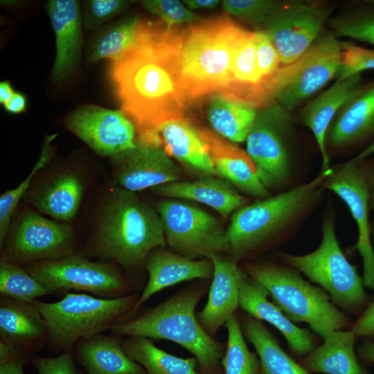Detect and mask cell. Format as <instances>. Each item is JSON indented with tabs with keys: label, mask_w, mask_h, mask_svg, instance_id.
<instances>
[{
	"label": "cell",
	"mask_w": 374,
	"mask_h": 374,
	"mask_svg": "<svg viewBox=\"0 0 374 374\" xmlns=\"http://www.w3.org/2000/svg\"><path fill=\"white\" fill-rule=\"evenodd\" d=\"M180 46L176 26L141 19L133 44L112 61L121 110L133 123L137 143L162 145V125L186 119L187 103L178 86Z\"/></svg>",
	"instance_id": "cell-1"
},
{
	"label": "cell",
	"mask_w": 374,
	"mask_h": 374,
	"mask_svg": "<svg viewBox=\"0 0 374 374\" xmlns=\"http://www.w3.org/2000/svg\"><path fill=\"white\" fill-rule=\"evenodd\" d=\"M332 170H321L308 182L236 210L226 229L231 258L237 261L292 236L321 203L323 181Z\"/></svg>",
	"instance_id": "cell-2"
},
{
	"label": "cell",
	"mask_w": 374,
	"mask_h": 374,
	"mask_svg": "<svg viewBox=\"0 0 374 374\" xmlns=\"http://www.w3.org/2000/svg\"><path fill=\"white\" fill-rule=\"evenodd\" d=\"M246 31L228 17L201 20L181 30L178 86L186 103L222 93Z\"/></svg>",
	"instance_id": "cell-3"
},
{
	"label": "cell",
	"mask_w": 374,
	"mask_h": 374,
	"mask_svg": "<svg viewBox=\"0 0 374 374\" xmlns=\"http://www.w3.org/2000/svg\"><path fill=\"white\" fill-rule=\"evenodd\" d=\"M202 293H178L137 318L112 325V332L129 337L167 339L194 355L201 374H220L223 348L204 330L195 314Z\"/></svg>",
	"instance_id": "cell-4"
},
{
	"label": "cell",
	"mask_w": 374,
	"mask_h": 374,
	"mask_svg": "<svg viewBox=\"0 0 374 374\" xmlns=\"http://www.w3.org/2000/svg\"><path fill=\"white\" fill-rule=\"evenodd\" d=\"M166 241L157 210L133 192H114L103 210L96 239L101 255L134 267L144 262L153 250L165 246Z\"/></svg>",
	"instance_id": "cell-5"
},
{
	"label": "cell",
	"mask_w": 374,
	"mask_h": 374,
	"mask_svg": "<svg viewBox=\"0 0 374 374\" xmlns=\"http://www.w3.org/2000/svg\"><path fill=\"white\" fill-rule=\"evenodd\" d=\"M263 285L277 305L293 322L309 325L323 339L335 330L350 328L348 317L331 302L322 289L311 285L287 265L249 262L242 269Z\"/></svg>",
	"instance_id": "cell-6"
},
{
	"label": "cell",
	"mask_w": 374,
	"mask_h": 374,
	"mask_svg": "<svg viewBox=\"0 0 374 374\" xmlns=\"http://www.w3.org/2000/svg\"><path fill=\"white\" fill-rule=\"evenodd\" d=\"M321 231V243L312 252L293 255L280 251L277 256L320 285L336 306L359 316L369 304V299L364 291L363 278L339 244L332 209L323 216Z\"/></svg>",
	"instance_id": "cell-7"
},
{
	"label": "cell",
	"mask_w": 374,
	"mask_h": 374,
	"mask_svg": "<svg viewBox=\"0 0 374 374\" xmlns=\"http://www.w3.org/2000/svg\"><path fill=\"white\" fill-rule=\"evenodd\" d=\"M135 296L98 299L87 294L67 293L55 303L35 301L46 323L51 341L68 350L82 337L90 338L112 326L136 302Z\"/></svg>",
	"instance_id": "cell-8"
},
{
	"label": "cell",
	"mask_w": 374,
	"mask_h": 374,
	"mask_svg": "<svg viewBox=\"0 0 374 374\" xmlns=\"http://www.w3.org/2000/svg\"><path fill=\"white\" fill-rule=\"evenodd\" d=\"M290 111L275 102L258 110L247 139V154L263 185L279 189L293 173Z\"/></svg>",
	"instance_id": "cell-9"
},
{
	"label": "cell",
	"mask_w": 374,
	"mask_h": 374,
	"mask_svg": "<svg viewBox=\"0 0 374 374\" xmlns=\"http://www.w3.org/2000/svg\"><path fill=\"white\" fill-rule=\"evenodd\" d=\"M157 211L166 240L175 253L196 259L229 252L226 231L206 211L172 199L160 202Z\"/></svg>",
	"instance_id": "cell-10"
},
{
	"label": "cell",
	"mask_w": 374,
	"mask_h": 374,
	"mask_svg": "<svg viewBox=\"0 0 374 374\" xmlns=\"http://www.w3.org/2000/svg\"><path fill=\"white\" fill-rule=\"evenodd\" d=\"M331 9L302 1H279L264 22V31L283 64L301 57L321 35Z\"/></svg>",
	"instance_id": "cell-11"
},
{
	"label": "cell",
	"mask_w": 374,
	"mask_h": 374,
	"mask_svg": "<svg viewBox=\"0 0 374 374\" xmlns=\"http://www.w3.org/2000/svg\"><path fill=\"white\" fill-rule=\"evenodd\" d=\"M6 253L12 262H35L73 255L74 238L66 224L27 209L7 237Z\"/></svg>",
	"instance_id": "cell-12"
},
{
	"label": "cell",
	"mask_w": 374,
	"mask_h": 374,
	"mask_svg": "<svg viewBox=\"0 0 374 374\" xmlns=\"http://www.w3.org/2000/svg\"><path fill=\"white\" fill-rule=\"evenodd\" d=\"M26 271L51 292L73 289L109 297L127 288L123 277L112 266L78 256L35 262Z\"/></svg>",
	"instance_id": "cell-13"
},
{
	"label": "cell",
	"mask_w": 374,
	"mask_h": 374,
	"mask_svg": "<svg viewBox=\"0 0 374 374\" xmlns=\"http://www.w3.org/2000/svg\"><path fill=\"white\" fill-rule=\"evenodd\" d=\"M323 186L338 196L347 206L357 229L353 249L362 259L364 286L374 290V248L369 213L370 197L367 181L359 161H348L326 178Z\"/></svg>",
	"instance_id": "cell-14"
},
{
	"label": "cell",
	"mask_w": 374,
	"mask_h": 374,
	"mask_svg": "<svg viewBox=\"0 0 374 374\" xmlns=\"http://www.w3.org/2000/svg\"><path fill=\"white\" fill-rule=\"evenodd\" d=\"M64 123L71 132L102 156L114 157L137 143L135 127L121 110L83 105L70 114Z\"/></svg>",
	"instance_id": "cell-15"
},
{
	"label": "cell",
	"mask_w": 374,
	"mask_h": 374,
	"mask_svg": "<svg viewBox=\"0 0 374 374\" xmlns=\"http://www.w3.org/2000/svg\"><path fill=\"white\" fill-rule=\"evenodd\" d=\"M341 42L332 32L321 34L305 54L304 62L276 102L292 110L337 78L341 65Z\"/></svg>",
	"instance_id": "cell-16"
},
{
	"label": "cell",
	"mask_w": 374,
	"mask_h": 374,
	"mask_svg": "<svg viewBox=\"0 0 374 374\" xmlns=\"http://www.w3.org/2000/svg\"><path fill=\"white\" fill-rule=\"evenodd\" d=\"M114 174L123 189L136 192L180 181L182 171L162 145L139 143L114 157Z\"/></svg>",
	"instance_id": "cell-17"
},
{
	"label": "cell",
	"mask_w": 374,
	"mask_h": 374,
	"mask_svg": "<svg viewBox=\"0 0 374 374\" xmlns=\"http://www.w3.org/2000/svg\"><path fill=\"white\" fill-rule=\"evenodd\" d=\"M374 142V81L362 86L340 108L326 135V148L335 150Z\"/></svg>",
	"instance_id": "cell-18"
},
{
	"label": "cell",
	"mask_w": 374,
	"mask_h": 374,
	"mask_svg": "<svg viewBox=\"0 0 374 374\" xmlns=\"http://www.w3.org/2000/svg\"><path fill=\"white\" fill-rule=\"evenodd\" d=\"M239 289V306L252 317L265 321L277 328L296 356L305 357L319 346L318 338L308 329L295 325L277 305L268 300L266 288L245 271Z\"/></svg>",
	"instance_id": "cell-19"
},
{
	"label": "cell",
	"mask_w": 374,
	"mask_h": 374,
	"mask_svg": "<svg viewBox=\"0 0 374 374\" xmlns=\"http://www.w3.org/2000/svg\"><path fill=\"white\" fill-rule=\"evenodd\" d=\"M207 258L213 265V280L207 303L199 312L197 319L208 334L214 335L239 306V286L244 271L233 258L220 253Z\"/></svg>",
	"instance_id": "cell-20"
},
{
	"label": "cell",
	"mask_w": 374,
	"mask_h": 374,
	"mask_svg": "<svg viewBox=\"0 0 374 374\" xmlns=\"http://www.w3.org/2000/svg\"><path fill=\"white\" fill-rule=\"evenodd\" d=\"M47 12L55 35L56 56L52 77L60 82L77 66L82 46V17L75 0H51Z\"/></svg>",
	"instance_id": "cell-21"
},
{
	"label": "cell",
	"mask_w": 374,
	"mask_h": 374,
	"mask_svg": "<svg viewBox=\"0 0 374 374\" xmlns=\"http://www.w3.org/2000/svg\"><path fill=\"white\" fill-rule=\"evenodd\" d=\"M144 264L149 280L132 312L164 288L185 280L209 278L213 274V265L208 258L191 259L158 248L148 256Z\"/></svg>",
	"instance_id": "cell-22"
},
{
	"label": "cell",
	"mask_w": 374,
	"mask_h": 374,
	"mask_svg": "<svg viewBox=\"0 0 374 374\" xmlns=\"http://www.w3.org/2000/svg\"><path fill=\"white\" fill-rule=\"evenodd\" d=\"M361 74L337 80L301 110V123L312 132L319 146L322 170L330 169L326 135L332 121L342 105L362 86Z\"/></svg>",
	"instance_id": "cell-23"
},
{
	"label": "cell",
	"mask_w": 374,
	"mask_h": 374,
	"mask_svg": "<svg viewBox=\"0 0 374 374\" xmlns=\"http://www.w3.org/2000/svg\"><path fill=\"white\" fill-rule=\"evenodd\" d=\"M200 135L208 146L218 177L258 199L269 197V190L258 177L247 153L210 131L203 130Z\"/></svg>",
	"instance_id": "cell-24"
},
{
	"label": "cell",
	"mask_w": 374,
	"mask_h": 374,
	"mask_svg": "<svg viewBox=\"0 0 374 374\" xmlns=\"http://www.w3.org/2000/svg\"><path fill=\"white\" fill-rule=\"evenodd\" d=\"M163 197L181 198L211 207L223 217L233 214L247 204V199L229 181L215 176H204L193 181H178L152 188Z\"/></svg>",
	"instance_id": "cell-25"
},
{
	"label": "cell",
	"mask_w": 374,
	"mask_h": 374,
	"mask_svg": "<svg viewBox=\"0 0 374 374\" xmlns=\"http://www.w3.org/2000/svg\"><path fill=\"white\" fill-rule=\"evenodd\" d=\"M357 338L351 330H335L299 364L311 373L369 374L355 353Z\"/></svg>",
	"instance_id": "cell-26"
},
{
	"label": "cell",
	"mask_w": 374,
	"mask_h": 374,
	"mask_svg": "<svg viewBox=\"0 0 374 374\" xmlns=\"http://www.w3.org/2000/svg\"><path fill=\"white\" fill-rule=\"evenodd\" d=\"M160 137L166 152L189 170L202 177H217L207 143L186 119L163 124Z\"/></svg>",
	"instance_id": "cell-27"
},
{
	"label": "cell",
	"mask_w": 374,
	"mask_h": 374,
	"mask_svg": "<svg viewBox=\"0 0 374 374\" xmlns=\"http://www.w3.org/2000/svg\"><path fill=\"white\" fill-rule=\"evenodd\" d=\"M80 177L62 172L45 184L32 198L31 204L40 212L60 221L71 220L76 215L83 195Z\"/></svg>",
	"instance_id": "cell-28"
},
{
	"label": "cell",
	"mask_w": 374,
	"mask_h": 374,
	"mask_svg": "<svg viewBox=\"0 0 374 374\" xmlns=\"http://www.w3.org/2000/svg\"><path fill=\"white\" fill-rule=\"evenodd\" d=\"M242 330L258 356L259 374H312L284 351L261 321L247 314L242 317Z\"/></svg>",
	"instance_id": "cell-29"
},
{
	"label": "cell",
	"mask_w": 374,
	"mask_h": 374,
	"mask_svg": "<svg viewBox=\"0 0 374 374\" xmlns=\"http://www.w3.org/2000/svg\"><path fill=\"white\" fill-rule=\"evenodd\" d=\"M79 355L89 374H146L112 338L93 337L81 345Z\"/></svg>",
	"instance_id": "cell-30"
},
{
	"label": "cell",
	"mask_w": 374,
	"mask_h": 374,
	"mask_svg": "<svg viewBox=\"0 0 374 374\" xmlns=\"http://www.w3.org/2000/svg\"><path fill=\"white\" fill-rule=\"evenodd\" d=\"M45 332H47L46 323L34 304L14 299L1 302L2 339L16 347L41 338Z\"/></svg>",
	"instance_id": "cell-31"
},
{
	"label": "cell",
	"mask_w": 374,
	"mask_h": 374,
	"mask_svg": "<svg viewBox=\"0 0 374 374\" xmlns=\"http://www.w3.org/2000/svg\"><path fill=\"white\" fill-rule=\"evenodd\" d=\"M257 112L218 93L211 96L208 101L207 114L211 126L219 134L233 142L246 140Z\"/></svg>",
	"instance_id": "cell-32"
},
{
	"label": "cell",
	"mask_w": 374,
	"mask_h": 374,
	"mask_svg": "<svg viewBox=\"0 0 374 374\" xmlns=\"http://www.w3.org/2000/svg\"><path fill=\"white\" fill-rule=\"evenodd\" d=\"M123 348L126 355L144 368L146 374H199L195 357L181 358L154 346L144 337H130Z\"/></svg>",
	"instance_id": "cell-33"
},
{
	"label": "cell",
	"mask_w": 374,
	"mask_h": 374,
	"mask_svg": "<svg viewBox=\"0 0 374 374\" xmlns=\"http://www.w3.org/2000/svg\"><path fill=\"white\" fill-rule=\"evenodd\" d=\"M141 19L128 18L100 32L89 46L87 58L93 62L103 59L114 61L134 42Z\"/></svg>",
	"instance_id": "cell-34"
},
{
	"label": "cell",
	"mask_w": 374,
	"mask_h": 374,
	"mask_svg": "<svg viewBox=\"0 0 374 374\" xmlns=\"http://www.w3.org/2000/svg\"><path fill=\"white\" fill-rule=\"evenodd\" d=\"M224 325L228 331V341L222 359L224 374H259L258 356L248 348L238 317L233 314Z\"/></svg>",
	"instance_id": "cell-35"
},
{
	"label": "cell",
	"mask_w": 374,
	"mask_h": 374,
	"mask_svg": "<svg viewBox=\"0 0 374 374\" xmlns=\"http://www.w3.org/2000/svg\"><path fill=\"white\" fill-rule=\"evenodd\" d=\"M337 37L341 36L374 45V1L355 6L328 20Z\"/></svg>",
	"instance_id": "cell-36"
},
{
	"label": "cell",
	"mask_w": 374,
	"mask_h": 374,
	"mask_svg": "<svg viewBox=\"0 0 374 374\" xmlns=\"http://www.w3.org/2000/svg\"><path fill=\"white\" fill-rule=\"evenodd\" d=\"M0 292L14 300L28 303L37 297L52 293L26 270L7 260L0 263Z\"/></svg>",
	"instance_id": "cell-37"
},
{
	"label": "cell",
	"mask_w": 374,
	"mask_h": 374,
	"mask_svg": "<svg viewBox=\"0 0 374 374\" xmlns=\"http://www.w3.org/2000/svg\"><path fill=\"white\" fill-rule=\"evenodd\" d=\"M49 141L44 145L42 152L38 161L33 168L28 177L17 186L3 193L0 197V245H3L8 235L9 229L13 214L18 206L19 200L29 188L35 175L43 168L51 159V152Z\"/></svg>",
	"instance_id": "cell-38"
},
{
	"label": "cell",
	"mask_w": 374,
	"mask_h": 374,
	"mask_svg": "<svg viewBox=\"0 0 374 374\" xmlns=\"http://www.w3.org/2000/svg\"><path fill=\"white\" fill-rule=\"evenodd\" d=\"M143 8L157 15L168 26L177 24H193L202 19L200 17L176 0H148L141 1Z\"/></svg>",
	"instance_id": "cell-39"
},
{
	"label": "cell",
	"mask_w": 374,
	"mask_h": 374,
	"mask_svg": "<svg viewBox=\"0 0 374 374\" xmlns=\"http://www.w3.org/2000/svg\"><path fill=\"white\" fill-rule=\"evenodd\" d=\"M341 46V65L337 80L361 74L363 71L374 70V48H364L351 42H342Z\"/></svg>",
	"instance_id": "cell-40"
},
{
	"label": "cell",
	"mask_w": 374,
	"mask_h": 374,
	"mask_svg": "<svg viewBox=\"0 0 374 374\" xmlns=\"http://www.w3.org/2000/svg\"><path fill=\"white\" fill-rule=\"evenodd\" d=\"M279 1L270 0H225L224 10L247 22L258 24L265 21Z\"/></svg>",
	"instance_id": "cell-41"
},
{
	"label": "cell",
	"mask_w": 374,
	"mask_h": 374,
	"mask_svg": "<svg viewBox=\"0 0 374 374\" xmlns=\"http://www.w3.org/2000/svg\"><path fill=\"white\" fill-rule=\"evenodd\" d=\"M133 1L90 0L84 2L82 21L87 30H94L128 8Z\"/></svg>",
	"instance_id": "cell-42"
},
{
	"label": "cell",
	"mask_w": 374,
	"mask_h": 374,
	"mask_svg": "<svg viewBox=\"0 0 374 374\" xmlns=\"http://www.w3.org/2000/svg\"><path fill=\"white\" fill-rule=\"evenodd\" d=\"M34 364L39 374H79L68 352L53 358L36 357Z\"/></svg>",
	"instance_id": "cell-43"
},
{
	"label": "cell",
	"mask_w": 374,
	"mask_h": 374,
	"mask_svg": "<svg viewBox=\"0 0 374 374\" xmlns=\"http://www.w3.org/2000/svg\"><path fill=\"white\" fill-rule=\"evenodd\" d=\"M350 330L358 337L374 341V299L370 303Z\"/></svg>",
	"instance_id": "cell-44"
},
{
	"label": "cell",
	"mask_w": 374,
	"mask_h": 374,
	"mask_svg": "<svg viewBox=\"0 0 374 374\" xmlns=\"http://www.w3.org/2000/svg\"><path fill=\"white\" fill-rule=\"evenodd\" d=\"M25 362L24 355L15 348L6 357L0 359V374H24L23 365Z\"/></svg>",
	"instance_id": "cell-45"
},
{
	"label": "cell",
	"mask_w": 374,
	"mask_h": 374,
	"mask_svg": "<svg viewBox=\"0 0 374 374\" xmlns=\"http://www.w3.org/2000/svg\"><path fill=\"white\" fill-rule=\"evenodd\" d=\"M352 161V160H351ZM368 184L370 208L371 211L374 210V155L359 161Z\"/></svg>",
	"instance_id": "cell-46"
},
{
	"label": "cell",
	"mask_w": 374,
	"mask_h": 374,
	"mask_svg": "<svg viewBox=\"0 0 374 374\" xmlns=\"http://www.w3.org/2000/svg\"><path fill=\"white\" fill-rule=\"evenodd\" d=\"M5 109L11 114H20L26 109V97L19 92H15L11 98L4 105Z\"/></svg>",
	"instance_id": "cell-47"
},
{
	"label": "cell",
	"mask_w": 374,
	"mask_h": 374,
	"mask_svg": "<svg viewBox=\"0 0 374 374\" xmlns=\"http://www.w3.org/2000/svg\"><path fill=\"white\" fill-rule=\"evenodd\" d=\"M359 358L366 363H374V342L364 339L357 349Z\"/></svg>",
	"instance_id": "cell-48"
},
{
	"label": "cell",
	"mask_w": 374,
	"mask_h": 374,
	"mask_svg": "<svg viewBox=\"0 0 374 374\" xmlns=\"http://www.w3.org/2000/svg\"><path fill=\"white\" fill-rule=\"evenodd\" d=\"M184 3L190 9L207 8L213 9L219 3L218 0H186Z\"/></svg>",
	"instance_id": "cell-49"
},
{
	"label": "cell",
	"mask_w": 374,
	"mask_h": 374,
	"mask_svg": "<svg viewBox=\"0 0 374 374\" xmlns=\"http://www.w3.org/2000/svg\"><path fill=\"white\" fill-rule=\"evenodd\" d=\"M15 93L10 82L3 81L0 83V103L4 105Z\"/></svg>",
	"instance_id": "cell-50"
},
{
	"label": "cell",
	"mask_w": 374,
	"mask_h": 374,
	"mask_svg": "<svg viewBox=\"0 0 374 374\" xmlns=\"http://www.w3.org/2000/svg\"><path fill=\"white\" fill-rule=\"evenodd\" d=\"M373 155H374V142L372 144H371L368 147H367L366 149L357 153L350 160L353 161H359Z\"/></svg>",
	"instance_id": "cell-51"
},
{
	"label": "cell",
	"mask_w": 374,
	"mask_h": 374,
	"mask_svg": "<svg viewBox=\"0 0 374 374\" xmlns=\"http://www.w3.org/2000/svg\"><path fill=\"white\" fill-rule=\"evenodd\" d=\"M371 238L374 240V220L371 222Z\"/></svg>",
	"instance_id": "cell-52"
}]
</instances>
